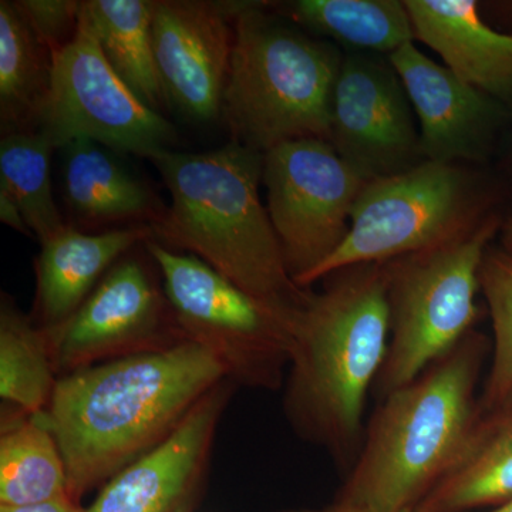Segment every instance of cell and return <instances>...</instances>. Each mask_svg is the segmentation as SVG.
<instances>
[{
  "instance_id": "obj_1",
  "label": "cell",
  "mask_w": 512,
  "mask_h": 512,
  "mask_svg": "<svg viewBox=\"0 0 512 512\" xmlns=\"http://www.w3.org/2000/svg\"><path fill=\"white\" fill-rule=\"evenodd\" d=\"M227 379L220 360L192 342L59 377L43 417L62 451L69 497L80 503L163 443Z\"/></svg>"
},
{
  "instance_id": "obj_2",
  "label": "cell",
  "mask_w": 512,
  "mask_h": 512,
  "mask_svg": "<svg viewBox=\"0 0 512 512\" xmlns=\"http://www.w3.org/2000/svg\"><path fill=\"white\" fill-rule=\"evenodd\" d=\"M312 292L295 329L284 412L292 430L346 474L365 440L366 400L390 339L383 264L338 269Z\"/></svg>"
},
{
  "instance_id": "obj_3",
  "label": "cell",
  "mask_w": 512,
  "mask_h": 512,
  "mask_svg": "<svg viewBox=\"0 0 512 512\" xmlns=\"http://www.w3.org/2000/svg\"><path fill=\"white\" fill-rule=\"evenodd\" d=\"M151 163L171 195L148 224L151 238L197 256L296 325L313 291L293 281L259 197L264 154L232 141L205 153L163 151Z\"/></svg>"
},
{
  "instance_id": "obj_4",
  "label": "cell",
  "mask_w": 512,
  "mask_h": 512,
  "mask_svg": "<svg viewBox=\"0 0 512 512\" xmlns=\"http://www.w3.org/2000/svg\"><path fill=\"white\" fill-rule=\"evenodd\" d=\"M491 340L471 330L413 382L379 400L335 501L413 511L456 460L480 406Z\"/></svg>"
},
{
  "instance_id": "obj_5",
  "label": "cell",
  "mask_w": 512,
  "mask_h": 512,
  "mask_svg": "<svg viewBox=\"0 0 512 512\" xmlns=\"http://www.w3.org/2000/svg\"><path fill=\"white\" fill-rule=\"evenodd\" d=\"M264 8L245 2L238 13L221 117L235 143L262 154L303 138L329 141L343 57Z\"/></svg>"
},
{
  "instance_id": "obj_6",
  "label": "cell",
  "mask_w": 512,
  "mask_h": 512,
  "mask_svg": "<svg viewBox=\"0 0 512 512\" xmlns=\"http://www.w3.org/2000/svg\"><path fill=\"white\" fill-rule=\"evenodd\" d=\"M501 221L491 214L470 234L441 247L383 262L390 339L373 394L379 400L417 376L474 330L480 319V268Z\"/></svg>"
},
{
  "instance_id": "obj_7",
  "label": "cell",
  "mask_w": 512,
  "mask_h": 512,
  "mask_svg": "<svg viewBox=\"0 0 512 512\" xmlns=\"http://www.w3.org/2000/svg\"><path fill=\"white\" fill-rule=\"evenodd\" d=\"M487 208V190L461 164L424 161L369 181L353 207L348 237L301 286L311 289L346 266L383 264L456 241L490 217Z\"/></svg>"
},
{
  "instance_id": "obj_8",
  "label": "cell",
  "mask_w": 512,
  "mask_h": 512,
  "mask_svg": "<svg viewBox=\"0 0 512 512\" xmlns=\"http://www.w3.org/2000/svg\"><path fill=\"white\" fill-rule=\"evenodd\" d=\"M163 278L175 322L188 342L207 349L229 380L251 389L285 384L295 322L242 291L197 256L144 242Z\"/></svg>"
},
{
  "instance_id": "obj_9",
  "label": "cell",
  "mask_w": 512,
  "mask_h": 512,
  "mask_svg": "<svg viewBox=\"0 0 512 512\" xmlns=\"http://www.w3.org/2000/svg\"><path fill=\"white\" fill-rule=\"evenodd\" d=\"M52 57V89L36 131L53 147L90 140L150 160L171 150L177 138L173 124L120 79L82 18L72 42Z\"/></svg>"
},
{
  "instance_id": "obj_10",
  "label": "cell",
  "mask_w": 512,
  "mask_h": 512,
  "mask_svg": "<svg viewBox=\"0 0 512 512\" xmlns=\"http://www.w3.org/2000/svg\"><path fill=\"white\" fill-rule=\"evenodd\" d=\"M262 183L286 268L301 286L348 237L350 215L367 181L329 141L303 138L266 151Z\"/></svg>"
},
{
  "instance_id": "obj_11",
  "label": "cell",
  "mask_w": 512,
  "mask_h": 512,
  "mask_svg": "<svg viewBox=\"0 0 512 512\" xmlns=\"http://www.w3.org/2000/svg\"><path fill=\"white\" fill-rule=\"evenodd\" d=\"M57 379L77 370L188 342L147 265L121 258L76 313L45 329Z\"/></svg>"
},
{
  "instance_id": "obj_12",
  "label": "cell",
  "mask_w": 512,
  "mask_h": 512,
  "mask_svg": "<svg viewBox=\"0 0 512 512\" xmlns=\"http://www.w3.org/2000/svg\"><path fill=\"white\" fill-rule=\"evenodd\" d=\"M329 143L367 183L426 161L412 103L389 59L363 52L343 57Z\"/></svg>"
},
{
  "instance_id": "obj_13",
  "label": "cell",
  "mask_w": 512,
  "mask_h": 512,
  "mask_svg": "<svg viewBox=\"0 0 512 512\" xmlns=\"http://www.w3.org/2000/svg\"><path fill=\"white\" fill-rule=\"evenodd\" d=\"M245 2L154 0L153 42L168 103L187 119L221 117L222 97Z\"/></svg>"
},
{
  "instance_id": "obj_14",
  "label": "cell",
  "mask_w": 512,
  "mask_h": 512,
  "mask_svg": "<svg viewBox=\"0 0 512 512\" xmlns=\"http://www.w3.org/2000/svg\"><path fill=\"white\" fill-rule=\"evenodd\" d=\"M234 386L227 379L205 394L163 443L111 477L86 512H188Z\"/></svg>"
},
{
  "instance_id": "obj_15",
  "label": "cell",
  "mask_w": 512,
  "mask_h": 512,
  "mask_svg": "<svg viewBox=\"0 0 512 512\" xmlns=\"http://www.w3.org/2000/svg\"><path fill=\"white\" fill-rule=\"evenodd\" d=\"M420 120L424 160L461 164L490 153L507 107L406 43L389 56Z\"/></svg>"
},
{
  "instance_id": "obj_16",
  "label": "cell",
  "mask_w": 512,
  "mask_h": 512,
  "mask_svg": "<svg viewBox=\"0 0 512 512\" xmlns=\"http://www.w3.org/2000/svg\"><path fill=\"white\" fill-rule=\"evenodd\" d=\"M151 238L148 224L87 234L66 225L40 242L36 271V323L53 329L72 318L101 279L136 245Z\"/></svg>"
},
{
  "instance_id": "obj_17",
  "label": "cell",
  "mask_w": 512,
  "mask_h": 512,
  "mask_svg": "<svg viewBox=\"0 0 512 512\" xmlns=\"http://www.w3.org/2000/svg\"><path fill=\"white\" fill-rule=\"evenodd\" d=\"M414 37L447 69L501 103H512V35L484 23L473 0H406Z\"/></svg>"
},
{
  "instance_id": "obj_18",
  "label": "cell",
  "mask_w": 512,
  "mask_h": 512,
  "mask_svg": "<svg viewBox=\"0 0 512 512\" xmlns=\"http://www.w3.org/2000/svg\"><path fill=\"white\" fill-rule=\"evenodd\" d=\"M512 500V387L478 414L443 478L413 512H474Z\"/></svg>"
},
{
  "instance_id": "obj_19",
  "label": "cell",
  "mask_w": 512,
  "mask_h": 512,
  "mask_svg": "<svg viewBox=\"0 0 512 512\" xmlns=\"http://www.w3.org/2000/svg\"><path fill=\"white\" fill-rule=\"evenodd\" d=\"M64 151V195L70 211L90 225L157 217L153 194L109 148L76 140Z\"/></svg>"
},
{
  "instance_id": "obj_20",
  "label": "cell",
  "mask_w": 512,
  "mask_h": 512,
  "mask_svg": "<svg viewBox=\"0 0 512 512\" xmlns=\"http://www.w3.org/2000/svg\"><path fill=\"white\" fill-rule=\"evenodd\" d=\"M80 18L138 99L158 113L170 106L154 52L151 0H86Z\"/></svg>"
},
{
  "instance_id": "obj_21",
  "label": "cell",
  "mask_w": 512,
  "mask_h": 512,
  "mask_svg": "<svg viewBox=\"0 0 512 512\" xmlns=\"http://www.w3.org/2000/svg\"><path fill=\"white\" fill-rule=\"evenodd\" d=\"M69 495L62 451L43 413H2L0 507L45 503Z\"/></svg>"
},
{
  "instance_id": "obj_22",
  "label": "cell",
  "mask_w": 512,
  "mask_h": 512,
  "mask_svg": "<svg viewBox=\"0 0 512 512\" xmlns=\"http://www.w3.org/2000/svg\"><path fill=\"white\" fill-rule=\"evenodd\" d=\"M52 52L9 0L0 2V128L2 136L36 131L52 89Z\"/></svg>"
},
{
  "instance_id": "obj_23",
  "label": "cell",
  "mask_w": 512,
  "mask_h": 512,
  "mask_svg": "<svg viewBox=\"0 0 512 512\" xmlns=\"http://www.w3.org/2000/svg\"><path fill=\"white\" fill-rule=\"evenodd\" d=\"M284 8L299 26L363 53L390 56L416 39L406 3L399 0H296Z\"/></svg>"
},
{
  "instance_id": "obj_24",
  "label": "cell",
  "mask_w": 512,
  "mask_h": 512,
  "mask_svg": "<svg viewBox=\"0 0 512 512\" xmlns=\"http://www.w3.org/2000/svg\"><path fill=\"white\" fill-rule=\"evenodd\" d=\"M46 330L8 296L0 306V397L28 414L45 412L57 383Z\"/></svg>"
},
{
  "instance_id": "obj_25",
  "label": "cell",
  "mask_w": 512,
  "mask_h": 512,
  "mask_svg": "<svg viewBox=\"0 0 512 512\" xmlns=\"http://www.w3.org/2000/svg\"><path fill=\"white\" fill-rule=\"evenodd\" d=\"M55 150L40 131H20L0 141V185L22 208L32 234L46 241L66 227L53 197L50 158Z\"/></svg>"
},
{
  "instance_id": "obj_26",
  "label": "cell",
  "mask_w": 512,
  "mask_h": 512,
  "mask_svg": "<svg viewBox=\"0 0 512 512\" xmlns=\"http://www.w3.org/2000/svg\"><path fill=\"white\" fill-rule=\"evenodd\" d=\"M480 285L491 326V363L480 393V407L500 400L512 387V254L490 247L480 268Z\"/></svg>"
},
{
  "instance_id": "obj_27",
  "label": "cell",
  "mask_w": 512,
  "mask_h": 512,
  "mask_svg": "<svg viewBox=\"0 0 512 512\" xmlns=\"http://www.w3.org/2000/svg\"><path fill=\"white\" fill-rule=\"evenodd\" d=\"M13 3L37 39L50 52L62 49L76 36L82 2H77V0H18Z\"/></svg>"
},
{
  "instance_id": "obj_28",
  "label": "cell",
  "mask_w": 512,
  "mask_h": 512,
  "mask_svg": "<svg viewBox=\"0 0 512 512\" xmlns=\"http://www.w3.org/2000/svg\"><path fill=\"white\" fill-rule=\"evenodd\" d=\"M0 221L20 232V234L32 237V231L28 227V222L25 220V215H23L18 201L2 185H0Z\"/></svg>"
},
{
  "instance_id": "obj_29",
  "label": "cell",
  "mask_w": 512,
  "mask_h": 512,
  "mask_svg": "<svg viewBox=\"0 0 512 512\" xmlns=\"http://www.w3.org/2000/svg\"><path fill=\"white\" fill-rule=\"evenodd\" d=\"M0 512H86V508H82L80 503L66 495V497L45 501V503L0 507Z\"/></svg>"
},
{
  "instance_id": "obj_30",
  "label": "cell",
  "mask_w": 512,
  "mask_h": 512,
  "mask_svg": "<svg viewBox=\"0 0 512 512\" xmlns=\"http://www.w3.org/2000/svg\"><path fill=\"white\" fill-rule=\"evenodd\" d=\"M282 512H377L373 510H369V508L359 507V505L340 503V501H335V503L328 505V507L323 508H293V510H286ZM403 512H413V511H403Z\"/></svg>"
},
{
  "instance_id": "obj_31",
  "label": "cell",
  "mask_w": 512,
  "mask_h": 512,
  "mask_svg": "<svg viewBox=\"0 0 512 512\" xmlns=\"http://www.w3.org/2000/svg\"><path fill=\"white\" fill-rule=\"evenodd\" d=\"M501 244L505 251L511 252L512 254V218L504 222L501 225Z\"/></svg>"
},
{
  "instance_id": "obj_32",
  "label": "cell",
  "mask_w": 512,
  "mask_h": 512,
  "mask_svg": "<svg viewBox=\"0 0 512 512\" xmlns=\"http://www.w3.org/2000/svg\"><path fill=\"white\" fill-rule=\"evenodd\" d=\"M485 512H512V500L510 501V503L500 505V507L493 508V510Z\"/></svg>"
}]
</instances>
